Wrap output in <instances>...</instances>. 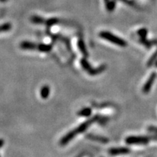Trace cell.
Masks as SVG:
<instances>
[{"instance_id": "5bb4252c", "label": "cell", "mask_w": 157, "mask_h": 157, "mask_svg": "<svg viewBox=\"0 0 157 157\" xmlns=\"http://www.w3.org/2000/svg\"><path fill=\"white\" fill-rule=\"evenodd\" d=\"M58 22H59V21H58V19H57V18H50V19L47 20V21H45V24H46L47 26L50 27V26H52V25L57 24Z\"/></svg>"}, {"instance_id": "5b68a950", "label": "cell", "mask_w": 157, "mask_h": 157, "mask_svg": "<svg viewBox=\"0 0 157 157\" xmlns=\"http://www.w3.org/2000/svg\"><path fill=\"white\" fill-rule=\"evenodd\" d=\"M155 78H156V74H155V73L151 74L150 77H149V79L147 80V82L143 86V92L144 93H148L149 92V90H150L151 88V86H152L153 84H154Z\"/></svg>"}, {"instance_id": "30bf717a", "label": "cell", "mask_w": 157, "mask_h": 157, "mask_svg": "<svg viewBox=\"0 0 157 157\" xmlns=\"http://www.w3.org/2000/svg\"><path fill=\"white\" fill-rule=\"evenodd\" d=\"M92 114V109L90 108H85L77 113V115L82 117H89Z\"/></svg>"}, {"instance_id": "6da1fadb", "label": "cell", "mask_w": 157, "mask_h": 157, "mask_svg": "<svg viewBox=\"0 0 157 157\" xmlns=\"http://www.w3.org/2000/svg\"><path fill=\"white\" fill-rule=\"evenodd\" d=\"M98 119V116H94V117H92V119H89L88 121H86L84 122V123H82L80 125H78L76 129H73V130L71 131V132L67 133V134L65 135L64 137H63L62 139L61 140V142H60L61 145H65V144L69 143V142H70L71 140L74 138V137L77 135L78 134L84 132L85 131L87 130L89 126L92 125V123H94L95 122H96Z\"/></svg>"}, {"instance_id": "52a82bcc", "label": "cell", "mask_w": 157, "mask_h": 157, "mask_svg": "<svg viewBox=\"0 0 157 157\" xmlns=\"http://www.w3.org/2000/svg\"><path fill=\"white\" fill-rule=\"evenodd\" d=\"M130 152V150L127 148H113L109 150V154L111 155H119L127 154Z\"/></svg>"}, {"instance_id": "8fae6325", "label": "cell", "mask_w": 157, "mask_h": 157, "mask_svg": "<svg viewBox=\"0 0 157 157\" xmlns=\"http://www.w3.org/2000/svg\"><path fill=\"white\" fill-rule=\"evenodd\" d=\"M37 50L40 52H48L52 50V46L50 45H47V44H40L37 45Z\"/></svg>"}, {"instance_id": "4fadbf2b", "label": "cell", "mask_w": 157, "mask_h": 157, "mask_svg": "<svg viewBox=\"0 0 157 157\" xmlns=\"http://www.w3.org/2000/svg\"><path fill=\"white\" fill-rule=\"evenodd\" d=\"M88 138L89 139L91 140H96V141L100 142V143H108L109 142V140L107 138H103V137H100V136H95V135H88Z\"/></svg>"}, {"instance_id": "9c48e42d", "label": "cell", "mask_w": 157, "mask_h": 157, "mask_svg": "<svg viewBox=\"0 0 157 157\" xmlns=\"http://www.w3.org/2000/svg\"><path fill=\"white\" fill-rule=\"evenodd\" d=\"M50 88L48 85H45L40 89V95L43 99H47L50 96Z\"/></svg>"}, {"instance_id": "ba28073f", "label": "cell", "mask_w": 157, "mask_h": 157, "mask_svg": "<svg viewBox=\"0 0 157 157\" xmlns=\"http://www.w3.org/2000/svg\"><path fill=\"white\" fill-rule=\"evenodd\" d=\"M78 50H79L80 52H81V53L84 55V57L87 58V56L89 55L88 51L87 50V47H86L85 42L81 39L78 41Z\"/></svg>"}, {"instance_id": "2e32d148", "label": "cell", "mask_w": 157, "mask_h": 157, "mask_svg": "<svg viewBox=\"0 0 157 157\" xmlns=\"http://www.w3.org/2000/svg\"><path fill=\"white\" fill-rule=\"evenodd\" d=\"M138 34L140 36H141V39H145L147 35V30L145 28H142L138 31Z\"/></svg>"}, {"instance_id": "d6986e66", "label": "cell", "mask_w": 157, "mask_h": 157, "mask_svg": "<svg viewBox=\"0 0 157 157\" xmlns=\"http://www.w3.org/2000/svg\"><path fill=\"white\" fill-rule=\"evenodd\" d=\"M7 0H0V2H7Z\"/></svg>"}, {"instance_id": "7c38bea8", "label": "cell", "mask_w": 157, "mask_h": 157, "mask_svg": "<svg viewBox=\"0 0 157 157\" xmlns=\"http://www.w3.org/2000/svg\"><path fill=\"white\" fill-rule=\"evenodd\" d=\"M31 21L34 24H44L45 23V20L43 18L39 17V16L34 15L31 18Z\"/></svg>"}, {"instance_id": "7a4b0ae2", "label": "cell", "mask_w": 157, "mask_h": 157, "mask_svg": "<svg viewBox=\"0 0 157 157\" xmlns=\"http://www.w3.org/2000/svg\"><path fill=\"white\" fill-rule=\"evenodd\" d=\"M99 36L102 39L107 40L109 42H111L114 45H119V46L125 47L127 46V42L124 39H121L120 37H119L117 36H115L112 33L109 32H101L99 34Z\"/></svg>"}, {"instance_id": "3957f363", "label": "cell", "mask_w": 157, "mask_h": 157, "mask_svg": "<svg viewBox=\"0 0 157 157\" xmlns=\"http://www.w3.org/2000/svg\"><path fill=\"white\" fill-rule=\"evenodd\" d=\"M80 63H81L82 68L85 69V72H87L89 75L91 76H95V75H97V74H100V73L104 72L105 68H106V66H105V65H100V67H98V68H93L85 58H82V60L80 61Z\"/></svg>"}, {"instance_id": "277c9868", "label": "cell", "mask_w": 157, "mask_h": 157, "mask_svg": "<svg viewBox=\"0 0 157 157\" xmlns=\"http://www.w3.org/2000/svg\"><path fill=\"white\" fill-rule=\"evenodd\" d=\"M150 138L143 136H129L126 138V143L129 145L132 144H146L149 143Z\"/></svg>"}, {"instance_id": "9a60e30c", "label": "cell", "mask_w": 157, "mask_h": 157, "mask_svg": "<svg viewBox=\"0 0 157 157\" xmlns=\"http://www.w3.org/2000/svg\"><path fill=\"white\" fill-rule=\"evenodd\" d=\"M11 28V25L10 23H5V24L0 25V32H8Z\"/></svg>"}, {"instance_id": "ac0fdd59", "label": "cell", "mask_w": 157, "mask_h": 157, "mask_svg": "<svg viewBox=\"0 0 157 157\" xmlns=\"http://www.w3.org/2000/svg\"><path fill=\"white\" fill-rule=\"evenodd\" d=\"M4 145V140L3 139H0V149Z\"/></svg>"}, {"instance_id": "8992f818", "label": "cell", "mask_w": 157, "mask_h": 157, "mask_svg": "<svg viewBox=\"0 0 157 157\" xmlns=\"http://www.w3.org/2000/svg\"><path fill=\"white\" fill-rule=\"evenodd\" d=\"M37 45L36 44L32 42H28V41H23L22 42L20 45L21 49L23 50H37Z\"/></svg>"}, {"instance_id": "e0dca14e", "label": "cell", "mask_w": 157, "mask_h": 157, "mask_svg": "<svg viewBox=\"0 0 157 157\" xmlns=\"http://www.w3.org/2000/svg\"><path fill=\"white\" fill-rule=\"evenodd\" d=\"M149 130L151 131V132L157 133V127H149Z\"/></svg>"}]
</instances>
